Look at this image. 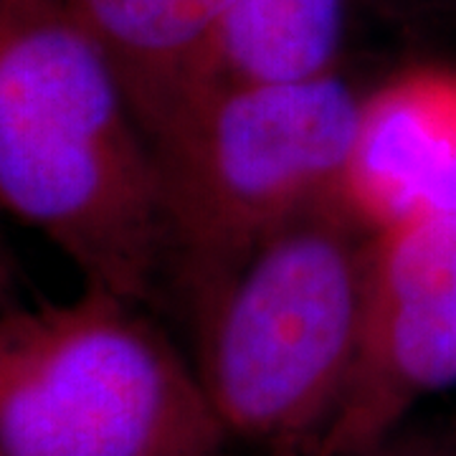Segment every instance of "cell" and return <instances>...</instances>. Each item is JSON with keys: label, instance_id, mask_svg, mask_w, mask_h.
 I'll use <instances>...</instances> for the list:
<instances>
[{"label": "cell", "instance_id": "7", "mask_svg": "<svg viewBox=\"0 0 456 456\" xmlns=\"http://www.w3.org/2000/svg\"><path fill=\"white\" fill-rule=\"evenodd\" d=\"M94 38L145 132L185 102L233 0H64Z\"/></svg>", "mask_w": 456, "mask_h": 456}, {"label": "cell", "instance_id": "3", "mask_svg": "<svg viewBox=\"0 0 456 456\" xmlns=\"http://www.w3.org/2000/svg\"><path fill=\"white\" fill-rule=\"evenodd\" d=\"M360 99L345 74L228 89L152 132L165 284L185 310L274 231L338 196Z\"/></svg>", "mask_w": 456, "mask_h": 456}, {"label": "cell", "instance_id": "1", "mask_svg": "<svg viewBox=\"0 0 456 456\" xmlns=\"http://www.w3.org/2000/svg\"><path fill=\"white\" fill-rule=\"evenodd\" d=\"M0 211L49 239L84 287L140 307L165 292L152 150L64 0H0Z\"/></svg>", "mask_w": 456, "mask_h": 456}, {"label": "cell", "instance_id": "8", "mask_svg": "<svg viewBox=\"0 0 456 456\" xmlns=\"http://www.w3.org/2000/svg\"><path fill=\"white\" fill-rule=\"evenodd\" d=\"M347 20L350 0H233L178 110L216 92L342 74Z\"/></svg>", "mask_w": 456, "mask_h": 456}, {"label": "cell", "instance_id": "12", "mask_svg": "<svg viewBox=\"0 0 456 456\" xmlns=\"http://www.w3.org/2000/svg\"><path fill=\"white\" fill-rule=\"evenodd\" d=\"M403 3H436V0H403Z\"/></svg>", "mask_w": 456, "mask_h": 456}, {"label": "cell", "instance_id": "4", "mask_svg": "<svg viewBox=\"0 0 456 456\" xmlns=\"http://www.w3.org/2000/svg\"><path fill=\"white\" fill-rule=\"evenodd\" d=\"M226 439L145 307L84 287L0 310V456H165Z\"/></svg>", "mask_w": 456, "mask_h": 456}, {"label": "cell", "instance_id": "11", "mask_svg": "<svg viewBox=\"0 0 456 456\" xmlns=\"http://www.w3.org/2000/svg\"><path fill=\"white\" fill-rule=\"evenodd\" d=\"M226 441H213V444H200V446H191V449H180L173 454L165 456H226L224 454Z\"/></svg>", "mask_w": 456, "mask_h": 456}, {"label": "cell", "instance_id": "6", "mask_svg": "<svg viewBox=\"0 0 456 456\" xmlns=\"http://www.w3.org/2000/svg\"><path fill=\"white\" fill-rule=\"evenodd\" d=\"M338 198L368 231L456 216V64H416L360 99Z\"/></svg>", "mask_w": 456, "mask_h": 456}, {"label": "cell", "instance_id": "9", "mask_svg": "<svg viewBox=\"0 0 456 456\" xmlns=\"http://www.w3.org/2000/svg\"><path fill=\"white\" fill-rule=\"evenodd\" d=\"M355 456H456V426L408 428L403 424Z\"/></svg>", "mask_w": 456, "mask_h": 456}, {"label": "cell", "instance_id": "5", "mask_svg": "<svg viewBox=\"0 0 456 456\" xmlns=\"http://www.w3.org/2000/svg\"><path fill=\"white\" fill-rule=\"evenodd\" d=\"M456 386V216L375 231L345 391L310 456H355Z\"/></svg>", "mask_w": 456, "mask_h": 456}, {"label": "cell", "instance_id": "2", "mask_svg": "<svg viewBox=\"0 0 456 456\" xmlns=\"http://www.w3.org/2000/svg\"><path fill=\"white\" fill-rule=\"evenodd\" d=\"M370 241L327 198L188 307L198 386L228 439L310 456L353 368Z\"/></svg>", "mask_w": 456, "mask_h": 456}, {"label": "cell", "instance_id": "10", "mask_svg": "<svg viewBox=\"0 0 456 456\" xmlns=\"http://www.w3.org/2000/svg\"><path fill=\"white\" fill-rule=\"evenodd\" d=\"M11 289H13V272H11V261H8V254L3 251L0 246V310L13 305L11 299Z\"/></svg>", "mask_w": 456, "mask_h": 456}]
</instances>
